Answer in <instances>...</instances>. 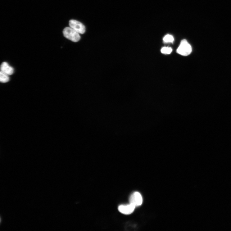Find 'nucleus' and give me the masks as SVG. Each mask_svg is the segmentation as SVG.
<instances>
[{
    "label": "nucleus",
    "instance_id": "obj_1",
    "mask_svg": "<svg viewBox=\"0 0 231 231\" xmlns=\"http://www.w3.org/2000/svg\"><path fill=\"white\" fill-rule=\"evenodd\" d=\"M63 33L65 37L72 42H77L80 39L79 34L70 27L65 28Z\"/></svg>",
    "mask_w": 231,
    "mask_h": 231
},
{
    "label": "nucleus",
    "instance_id": "obj_2",
    "mask_svg": "<svg viewBox=\"0 0 231 231\" xmlns=\"http://www.w3.org/2000/svg\"><path fill=\"white\" fill-rule=\"evenodd\" d=\"M179 54L183 56H187L190 55L192 52V48L191 45L185 40H183L181 42L179 47L177 51Z\"/></svg>",
    "mask_w": 231,
    "mask_h": 231
},
{
    "label": "nucleus",
    "instance_id": "obj_3",
    "mask_svg": "<svg viewBox=\"0 0 231 231\" xmlns=\"http://www.w3.org/2000/svg\"><path fill=\"white\" fill-rule=\"evenodd\" d=\"M129 201L130 203L137 207L142 205L143 200L142 196L139 192H135L131 195Z\"/></svg>",
    "mask_w": 231,
    "mask_h": 231
},
{
    "label": "nucleus",
    "instance_id": "obj_4",
    "mask_svg": "<svg viewBox=\"0 0 231 231\" xmlns=\"http://www.w3.org/2000/svg\"><path fill=\"white\" fill-rule=\"evenodd\" d=\"M69 25L75 30L79 34H83L85 32V27L81 23L74 20H71L69 21Z\"/></svg>",
    "mask_w": 231,
    "mask_h": 231
},
{
    "label": "nucleus",
    "instance_id": "obj_5",
    "mask_svg": "<svg viewBox=\"0 0 231 231\" xmlns=\"http://www.w3.org/2000/svg\"><path fill=\"white\" fill-rule=\"evenodd\" d=\"M136 207L130 203L126 205H121L118 207L119 211L122 214L129 215L132 213Z\"/></svg>",
    "mask_w": 231,
    "mask_h": 231
},
{
    "label": "nucleus",
    "instance_id": "obj_6",
    "mask_svg": "<svg viewBox=\"0 0 231 231\" xmlns=\"http://www.w3.org/2000/svg\"><path fill=\"white\" fill-rule=\"evenodd\" d=\"M1 71L9 75H12L14 72V69L6 62L2 63L1 67Z\"/></svg>",
    "mask_w": 231,
    "mask_h": 231
},
{
    "label": "nucleus",
    "instance_id": "obj_7",
    "mask_svg": "<svg viewBox=\"0 0 231 231\" xmlns=\"http://www.w3.org/2000/svg\"><path fill=\"white\" fill-rule=\"evenodd\" d=\"M9 80V75L1 71L0 73V81L2 83H6Z\"/></svg>",
    "mask_w": 231,
    "mask_h": 231
},
{
    "label": "nucleus",
    "instance_id": "obj_8",
    "mask_svg": "<svg viewBox=\"0 0 231 231\" xmlns=\"http://www.w3.org/2000/svg\"><path fill=\"white\" fill-rule=\"evenodd\" d=\"M163 40L165 43H172L174 41V38L172 35L167 34L163 38Z\"/></svg>",
    "mask_w": 231,
    "mask_h": 231
},
{
    "label": "nucleus",
    "instance_id": "obj_9",
    "mask_svg": "<svg viewBox=\"0 0 231 231\" xmlns=\"http://www.w3.org/2000/svg\"><path fill=\"white\" fill-rule=\"evenodd\" d=\"M172 51V49L171 48L168 47H164L161 50V52L162 53L166 54H170Z\"/></svg>",
    "mask_w": 231,
    "mask_h": 231
}]
</instances>
